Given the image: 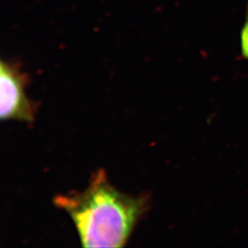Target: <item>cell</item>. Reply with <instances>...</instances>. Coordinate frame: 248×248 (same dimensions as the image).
I'll return each mask as SVG.
<instances>
[{"label": "cell", "mask_w": 248, "mask_h": 248, "mask_svg": "<svg viewBox=\"0 0 248 248\" xmlns=\"http://www.w3.org/2000/svg\"><path fill=\"white\" fill-rule=\"evenodd\" d=\"M54 204L70 216L84 248H122L147 210L148 198L120 192L100 170L86 190L58 195Z\"/></svg>", "instance_id": "cell-1"}, {"label": "cell", "mask_w": 248, "mask_h": 248, "mask_svg": "<svg viewBox=\"0 0 248 248\" xmlns=\"http://www.w3.org/2000/svg\"><path fill=\"white\" fill-rule=\"evenodd\" d=\"M28 75L19 63H0V118L31 123L35 119V106L27 97L25 88Z\"/></svg>", "instance_id": "cell-2"}, {"label": "cell", "mask_w": 248, "mask_h": 248, "mask_svg": "<svg viewBox=\"0 0 248 248\" xmlns=\"http://www.w3.org/2000/svg\"><path fill=\"white\" fill-rule=\"evenodd\" d=\"M242 49L245 57L248 59V23L242 32Z\"/></svg>", "instance_id": "cell-3"}]
</instances>
